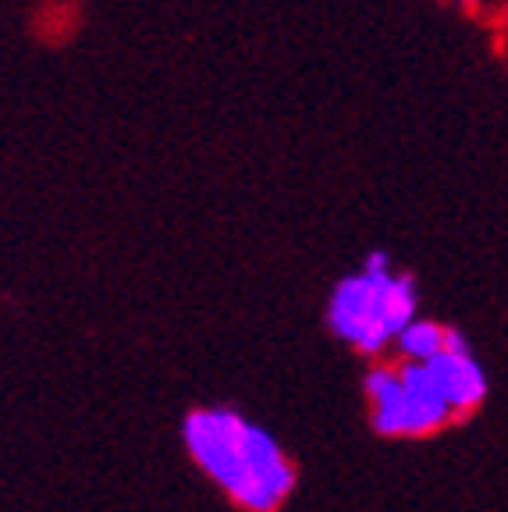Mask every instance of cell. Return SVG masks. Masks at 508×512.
I'll return each mask as SVG.
<instances>
[{"label": "cell", "mask_w": 508, "mask_h": 512, "mask_svg": "<svg viewBox=\"0 0 508 512\" xmlns=\"http://www.w3.org/2000/svg\"><path fill=\"white\" fill-rule=\"evenodd\" d=\"M427 370L437 381V388H441V395H445V402L452 406L455 420H466V416H473L480 406H484L487 374L459 328L452 331L448 349L437 352L434 360H427Z\"/></svg>", "instance_id": "obj_4"}, {"label": "cell", "mask_w": 508, "mask_h": 512, "mask_svg": "<svg viewBox=\"0 0 508 512\" xmlns=\"http://www.w3.org/2000/svg\"><path fill=\"white\" fill-rule=\"evenodd\" d=\"M452 331L455 328H448V324H441V320H430V317H420V313H416V317L409 320L395 338L398 360H413V363L434 360L437 352L448 349Z\"/></svg>", "instance_id": "obj_5"}, {"label": "cell", "mask_w": 508, "mask_h": 512, "mask_svg": "<svg viewBox=\"0 0 508 512\" xmlns=\"http://www.w3.org/2000/svg\"><path fill=\"white\" fill-rule=\"evenodd\" d=\"M182 445L196 470L242 512H281L299 484L285 445L231 406L189 409Z\"/></svg>", "instance_id": "obj_1"}, {"label": "cell", "mask_w": 508, "mask_h": 512, "mask_svg": "<svg viewBox=\"0 0 508 512\" xmlns=\"http://www.w3.org/2000/svg\"><path fill=\"white\" fill-rule=\"evenodd\" d=\"M363 395L370 406V427L381 438H434L459 424L427 363H374L363 377Z\"/></svg>", "instance_id": "obj_3"}, {"label": "cell", "mask_w": 508, "mask_h": 512, "mask_svg": "<svg viewBox=\"0 0 508 512\" xmlns=\"http://www.w3.org/2000/svg\"><path fill=\"white\" fill-rule=\"evenodd\" d=\"M505 50H508V29H505Z\"/></svg>", "instance_id": "obj_7"}, {"label": "cell", "mask_w": 508, "mask_h": 512, "mask_svg": "<svg viewBox=\"0 0 508 512\" xmlns=\"http://www.w3.org/2000/svg\"><path fill=\"white\" fill-rule=\"evenodd\" d=\"M455 4L469 11H487V8H494V4H501V0H455Z\"/></svg>", "instance_id": "obj_6"}, {"label": "cell", "mask_w": 508, "mask_h": 512, "mask_svg": "<svg viewBox=\"0 0 508 512\" xmlns=\"http://www.w3.org/2000/svg\"><path fill=\"white\" fill-rule=\"evenodd\" d=\"M420 313V292L409 274L391 267V256L374 249L366 253L363 267L345 274L327 296V328L334 338L359 352L381 356L395 345L398 331Z\"/></svg>", "instance_id": "obj_2"}]
</instances>
